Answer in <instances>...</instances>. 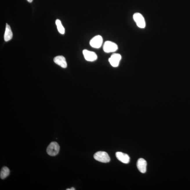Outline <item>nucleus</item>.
<instances>
[{
    "instance_id": "1",
    "label": "nucleus",
    "mask_w": 190,
    "mask_h": 190,
    "mask_svg": "<svg viewBox=\"0 0 190 190\" xmlns=\"http://www.w3.org/2000/svg\"><path fill=\"white\" fill-rule=\"evenodd\" d=\"M60 147L58 144L56 142H52L48 146L47 152L50 156H54L58 154Z\"/></svg>"
},
{
    "instance_id": "12",
    "label": "nucleus",
    "mask_w": 190,
    "mask_h": 190,
    "mask_svg": "<svg viewBox=\"0 0 190 190\" xmlns=\"http://www.w3.org/2000/svg\"><path fill=\"white\" fill-rule=\"evenodd\" d=\"M10 171L7 167L4 166L1 169L0 173V177L1 179H4L9 175Z\"/></svg>"
},
{
    "instance_id": "13",
    "label": "nucleus",
    "mask_w": 190,
    "mask_h": 190,
    "mask_svg": "<svg viewBox=\"0 0 190 190\" xmlns=\"http://www.w3.org/2000/svg\"><path fill=\"white\" fill-rule=\"evenodd\" d=\"M55 23L59 32L61 34H64L65 32V29L63 26H62L61 21L57 19L56 20Z\"/></svg>"
},
{
    "instance_id": "10",
    "label": "nucleus",
    "mask_w": 190,
    "mask_h": 190,
    "mask_svg": "<svg viewBox=\"0 0 190 190\" xmlns=\"http://www.w3.org/2000/svg\"><path fill=\"white\" fill-rule=\"evenodd\" d=\"M54 62L63 68L67 67V63L65 57L62 56H58L54 59Z\"/></svg>"
},
{
    "instance_id": "6",
    "label": "nucleus",
    "mask_w": 190,
    "mask_h": 190,
    "mask_svg": "<svg viewBox=\"0 0 190 190\" xmlns=\"http://www.w3.org/2000/svg\"><path fill=\"white\" fill-rule=\"evenodd\" d=\"M83 54L86 60L93 62L97 60V55L95 52L85 49L83 51Z\"/></svg>"
},
{
    "instance_id": "4",
    "label": "nucleus",
    "mask_w": 190,
    "mask_h": 190,
    "mask_svg": "<svg viewBox=\"0 0 190 190\" xmlns=\"http://www.w3.org/2000/svg\"><path fill=\"white\" fill-rule=\"evenodd\" d=\"M133 19L139 28H145L146 23L144 18L140 13H135L133 15Z\"/></svg>"
},
{
    "instance_id": "14",
    "label": "nucleus",
    "mask_w": 190,
    "mask_h": 190,
    "mask_svg": "<svg viewBox=\"0 0 190 190\" xmlns=\"http://www.w3.org/2000/svg\"><path fill=\"white\" fill-rule=\"evenodd\" d=\"M67 190H75V188H74V187H72L71 188H70V189H69V188H67V189H66Z\"/></svg>"
},
{
    "instance_id": "11",
    "label": "nucleus",
    "mask_w": 190,
    "mask_h": 190,
    "mask_svg": "<svg viewBox=\"0 0 190 190\" xmlns=\"http://www.w3.org/2000/svg\"><path fill=\"white\" fill-rule=\"evenodd\" d=\"M13 34L10 26L8 24H6V31L4 35V39L5 41L10 40L12 37Z\"/></svg>"
},
{
    "instance_id": "15",
    "label": "nucleus",
    "mask_w": 190,
    "mask_h": 190,
    "mask_svg": "<svg viewBox=\"0 0 190 190\" xmlns=\"http://www.w3.org/2000/svg\"><path fill=\"white\" fill-rule=\"evenodd\" d=\"M27 1H28L29 2L31 3L32 2L33 0H27Z\"/></svg>"
},
{
    "instance_id": "5",
    "label": "nucleus",
    "mask_w": 190,
    "mask_h": 190,
    "mask_svg": "<svg viewBox=\"0 0 190 190\" xmlns=\"http://www.w3.org/2000/svg\"><path fill=\"white\" fill-rule=\"evenodd\" d=\"M103 43V39L100 35H97L93 37L90 41V45L95 48H99L101 47Z\"/></svg>"
},
{
    "instance_id": "9",
    "label": "nucleus",
    "mask_w": 190,
    "mask_h": 190,
    "mask_svg": "<svg viewBox=\"0 0 190 190\" xmlns=\"http://www.w3.org/2000/svg\"><path fill=\"white\" fill-rule=\"evenodd\" d=\"M137 166L139 171L140 172L142 173H146L147 162L145 160L142 158H140L137 162Z\"/></svg>"
},
{
    "instance_id": "8",
    "label": "nucleus",
    "mask_w": 190,
    "mask_h": 190,
    "mask_svg": "<svg viewBox=\"0 0 190 190\" xmlns=\"http://www.w3.org/2000/svg\"><path fill=\"white\" fill-rule=\"evenodd\" d=\"M115 156L117 159L122 163L127 164L130 162V157L126 153L121 152H117L115 153Z\"/></svg>"
},
{
    "instance_id": "7",
    "label": "nucleus",
    "mask_w": 190,
    "mask_h": 190,
    "mask_svg": "<svg viewBox=\"0 0 190 190\" xmlns=\"http://www.w3.org/2000/svg\"><path fill=\"white\" fill-rule=\"evenodd\" d=\"M121 58L122 57L120 54L114 53L111 56L108 61L112 66L117 67L118 66Z\"/></svg>"
},
{
    "instance_id": "2",
    "label": "nucleus",
    "mask_w": 190,
    "mask_h": 190,
    "mask_svg": "<svg viewBox=\"0 0 190 190\" xmlns=\"http://www.w3.org/2000/svg\"><path fill=\"white\" fill-rule=\"evenodd\" d=\"M94 158L97 161L102 163H108L110 161V158L106 152L99 151L97 152L94 155Z\"/></svg>"
},
{
    "instance_id": "3",
    "label": "nucleus",
    "mask_w": 190,
    "mask_h": 190,
    "mask_svg": "<svg viewBox=\"0 0 190 190\" xmlns=\"http://www.w3.org/2000/svg\"><path fill=\"white\" fill-rule=\"evenodd\" d=\"M103 50L106 53L116 52L118 50V47L115 43L110 41H107L104 44Z\"/></svg>"
}]
</instances>
